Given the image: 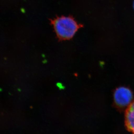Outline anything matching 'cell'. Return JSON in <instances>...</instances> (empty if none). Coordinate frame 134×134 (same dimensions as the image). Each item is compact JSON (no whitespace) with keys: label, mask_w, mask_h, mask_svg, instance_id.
<instances>
[{"label":"cell","mask_w":134,"mask_h":134,"mask_svg":"<svg viewBox=\"0 0 134 134\" xmlns=\"http://www.w3.org/2000/svg\"></svg>","instance_id":"4"},{"label":"cell","mask_w":134,"mask_h":134,"mask_svg":"<svg viewBox=\"0 0 134 134\" xmlns=\"http://www.w3.org/2000/svg\"><path fill=\"white\" fill-rule=\"evenodd\" d=\"M125 123L127 130L134 134V100L130 104L126 110Z\"/></svg>","instance_id":"3"},{"label":"cell","mask_w":134,"mask_h":134,"mask_svg":"<svg viewBox=\"0 0 134 134\" xmlns=\"http://www.w3.org/2000/svg\"><path fill=\"white\" fill-rule=\"evenodd\" d=\"M114 98L115 103L120 107L129 105L132 98L131 91L125 87H120L115 92Z\"/></svg>","instance_id":"2"},{"label":"cell","mask_w":134,"mask_h":134,"mask_svg":"<svg viewBox=\"0 0 134 134\" xmlns=\"http://www.w3.org/2000/svg\"><path fill=\"white\" fill-rule=\"evenodd\" d=\"M51 24L58 38L62 40L72 38L82 27L72 17L62 16L51 21Z\"/></svg>","instance_id":"1"}]
</instances>
